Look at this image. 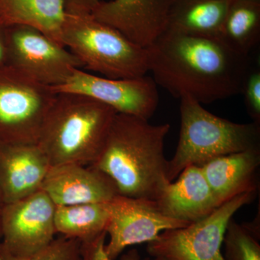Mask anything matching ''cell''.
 Segmentation results:
<instances>
[{
    "mask_svg": "<svg viewBox=\"0 0 260 260\" xmlns=\"http://www.w3.org/2000/svg\"><path fill=\"white\" fill-rule=\"evenodd\" d=\"M149 73L157 85L179 99L190 95L202 104L242 92L251 64L220 38L166 30L148 48Z\"/></svg>",
    "mask_w": 260,
    "mask_h": 260,
    "instance_id": "6da1fadb",
    "label": "cell"
},
{
    "mask_svg": "<svg viewBox=\"0 0 260 260\" xmlns=\"http://www.w3.org/2000/svg\"><path fill=\"white\" fill-rule=\"evenodd\" d=\"M171 126L116 114L93 167L114 181L119 195L156 200L169 184L165 140Z\"/></svg>",
    "mask_w": 260,
    "mask_h": 260,
    "instance_id": "7a4b0ae2",
    "label": "cell"
},
{
    "mask_svg": "<svg viewBox=\"0 0 260 260\" xmlns=\"http://www.w3.org/2000/svg\"><path fill=\"white\" fill-rule=\"evenodd\" d=\"M117 114L102 103L79 94L56 93L38 145L51 167L93 164Z\"/></svg>",
    "mask_w": 260,
    "mask_h": 260,
    "instance_id": "3957f363",
    "label": "cell"
},
{
    "mask_svg": "<svg viewBox=\"0 0 260 260\" xmlns=\"http://www.w3.org/2000/svg\"><path fill=\"white\" fill-rule=\"evenodd\" d=\"M180 134L168 161L169 182L189 166L203 165L228 154L260 150V123L233 122L212 114L187 94L180 98Z\"/></svg>",
    "mask_w": 260,
    "mask_h": 260,
    "instance_id": "277c9868",
    "label": "cell"
},
{
    "mask_svg": "<svg viewBox=\"0 0 260 260\" xmlns=\"http://www.w3.org/2000/svg\"><path fill=\"white\" fill-rule=\"evenodd\" d=\"M61 40L83 66L106 78L131 79L149 73L146 48L90 14L66 13Z\"/></svg>",
    "mask_w": 260,
    "mask_h": 260,
    "instance_id": "5b68a950",
    "label": "cell"
},
{
    "mask_svg": "<svg viewBox=\"0 0 260 260\" xmlns=\"http://www.w3.org/2000/svg\"><path fill=\"white\" fill-rule=\"evenodd\" d=\"M56 93L10 64L0 66V141L37 143Z\"/></svg>",
    "mask_w": 260,
    "mask_h": 260,
    "instance_id": "8992f818",
    "label": "cell"
},
{
    "mask_svg": "<svg viewBox=\"0 0 260 260\" xmlns=\"http://www.w3.org/2000/svg\"><path fill=\"white\" fill-rule=\"evenodd\" d=\"M256 194V191L243 193L202 220L160 233L147 245L150 260H225L221 249L228 225Z\"/></svg>",
    "mask_w": 260,
    "mask_h": 260,
    "instance_id": "52a82bcc",
    "label": "cell"
},
{
    "mask_svg": "<svg viewBox=\"0 0 260 260\" xmlns=\"http://www.w3.org/2000/svg\"><path fill=\"white\" fill-rule=\"evenodd\" d=\"M6 39L8 64L47 86L61 85L83 67L68 48L34 27H6Z\"/></svg>",
    "mask_w": 260,
    "mask_h": 260,
    "instance_id": "ba28073f",
    "label": "cell"
},
{
    "mask_svg": "<svg viewBox=\"0 0 260 260\" xmlns=\"http://www.w3.org/2000/svg\"><path fill=\"white\" fill-rule=\"evenodd\" d=\"M55 93H73L91 98L118 114L149 119L159 104L158 85L152 77L112 79L78 68L60 85L50 87Z\"/></svg>",
    "mask_w": 260,
    "mask_h": 260,
    "instance_id": "9c48e42d",
    "label": "cell"
},
{
    "mask_svg": "<svg viewBox=\"0 0 260 260\" xmlns=\"http://www.w3.org/2000/svg\"><path fill=\"white\" fill-rule=\"evenodd\" d=\"M56 207L42 189L5 204L0 242L3 249L13 256H27L49 245L57 234Z\"/></svg>",
    "mask_w": 260,
    "mask_h": 260,
    "instance_id": "30bf717a",
    "label": "cell"
},
{
    "mask_svg": "<svg viewBox=\"0 0 260 260\" xmlns=\"http://www.w3.org/2000/svg\"><path fill=\"white\" fill-rule=\"evenodd\" d=\"M108 208L109 241L105 252L109 260L117 259L128 246L151 242L164 231L191 224L166 216L154 200L118 195L108 203Z\"/></svg>",
    "mask_w": 260,
    "mask_h": 260,
    "instance_id": "8fae6325",
    "label": "cell"
},
{
    "mask_svg": "<svg viewBox=\"0 0 260 260\" xmlns=\"http://www.w3.org/2000/svg\"><path fill=\"white\" fill-rule=\"evenodd\" d=\"M176 1H101L90 15L140 47L148 48L167 30L169 13Z\"/></svg>",
    "mask_w": 260,
    "mask_h": 260,
    "instance_id": "7c38bea8",
    "label": "cell"
},
{
    "mask_svg": "<svg viewBox=\"0 0 260 260\" xmlns=\"http://www.w3.org/2000/svg\"><path fill=\"white\" fill-rule=\"evenodd\" d=\"M42 189L56 205L106 203L119 195L114 181L93 166L68 164L51 167Z\"/></svg>",
    "mask_w": 260,
    "mask_h": 260,
    "instance_id": "4fadbf2b",
    "label": "cell"
},
{
    "mask_svg": "<svg viewBox=\"0 0 260 260\" xmlns=\"http://www.w3.org/2000/svg\"><path fill=\"white\" fill-rule=\"evenodd\" d=\"M51 167L38 143L0 141V191L5 204L41 190Z\"/></svg>",
    "mask_w": 260,
    "mask_h": 260,
    "instance_id": "5bb4252c",
    "label": "cell"
},
{
    "mask_svg": "<svg viewBox=\"0 0 260 260\" xmlns=\"http://www.w3.org/2000/svg\"><path fill=\"white\" fill-rule=\"evenodd\" d=\"M155 203L166 216L189 223L202 220L219 207L201 168L195 165L186 167Z\"/></svg>",
    "mask_w": 260,
    "mask_h": 260,
    "instance_id": "9a60e30c",
    "label": "cell"
},
{
    "mask_svg": "<svg viewBox=\"0 0 260 260\" xmlns=\"http://www.w3.org/2000/svg\"><path fill=\"white\" fill-rule=\"evenodd\" d=\"M54 219L56 233L80 242L82 260H109L105 252L108 203L56 205Z\"/></svg>",
    "mask_w": 260,
    "mask_h": 260,
    "instance_id": "2e32d148",
    "label": "cell"
},
{
    "mask_svg": "<svg viewBox=\"0 0 260 260\" xmlns=\"http://www.w3.org/2000/svg\"><path fill=\"white\" fill-rule=\"evenodd\" d=\"M260 150L222 155L200 166L219 206L238 195L257 191Z\"/></svg>",
    "mask_w": 260,
    "mask_h": 260,
    "instance_id": "e0dca14e",
    "label": "cell"
},
{
    "mask_svg": "<svg viewBox=\"0 0 260 260\" xmlns=\"http://www.w3.org/2000/svg\"><path fill=\"white\" fill-rule=\"evenodd\" d=\"M232 0H177L166 30L207 38H220Z\"/></svg>",
    "mask_w": 260,
    "mask_h": 260,
    "instance_id": "ac0fdd59",
    "label": "cell"
},
{
    "mask_svg": "<svg viewBox=\"0 0 260 260\" xmlns=\"http://www.w3.org/2000/svg\"><path fill=\"white\" fill-rule=\"evenodd\" d=\"M65 15L64 0H0L2 25L34 27L61 44Z\"/></svg>",
    "mask_w": 260,
    "mask_h": 260,
    "instance_id": "d6986e66",
    "label": "cell"
},
{
    "mask_svg": "<svg viewBox=\"0 0 260 260\" xmlns=\"http://www.w3.org/2000/svg\"><path fill=\"white\" fill-rule=\"evenodd\" d=\"M220 39L233 50L249 56L260 41V0H232Z\"/></svg>",
    "mask_w": 260,
    "mask_h": 260,
    "instance_id": "ffe728a7",
    "label": "cell"
},
{
    "mask_svg": "<svg viewBox=\"0 0 260 260\" xmlns=\"http://www.w3.org/2000/svg\"><path fill=\"white\" fill-rule=\"evenodd\" d=\"M259 230L242 225L232 219L228 225L223 243L225 260H260Z\"/></svg>",
    "mask_w": 260,
    "mask_h": 260,
    "instance_id": "44dd1931",
    "label": "cell"
},
{
    "mask_svg": "<svg viewBox=\"0 0 260 260\" xmlns=\"http://www.w3.org/2000/svg\"><path fill=\"white\" fill-rule=\"evenodd\" d=\"M0 254L3 260H82L80 242L63 236L54 239L49 245L32 255H11L3 249L1 244Z\"/></svg>",
    "mask_w": 260,
    "mask_h": 260,
    "instance_id": "7402d4cb",
    "label": "cell"
},
{
    "mask_svg": "<svg viewBox=\"0 0 260 260\" xmlns=\"http://www.w3.org/2000/svg\"><path fill=\"white\" fill-rule=\"evenodd\" d=\"M241 93L244 95L246 112L253 121L260 123L259 67L251 65L244 78Z\"/></svg>",
    "mask_w": 260,
    "mask_h": 260,
    "instance_id": "603a6c76",
    "label": "cell"
},
{
    "mask_svg": "<svg viewBox=\"0 0 260 260\" xmlns=\"http://www.w3.org/2000/svg\"><path fill=\"white\" fill-rule=\"evenodd\" d=\"M102 0H64L65 11L68 14H90Z\"/></svg>",
    "mask_w": 260,
    "mask_h": 260,
    "instance_id": "cb8c5ba5",
    "label": "cell"
},
{
    "mask_svg": "<svg viewBox=\"0 0 260 260\" xmlns=\"http://www.w3.org/2000/svg\"><path fill=\"white\" fill-rule=\"evenodd\" d=\"M8 64L6 27L0 24V66Z\"/></svg>",
    "mask_w": 260,
    "mask_h": 260,
    "instance_id": "d4e9b609",
    "label": "cell"
},
{
    "mask_svg": "<svg viewBox=\"0 0 260 260\" xmlns=\"http://www.w3.org/2000/svg\"><path fill=\"white\" fill-rule=\"evenodd\" d=\"M120 260H150V258L149 256L144 258L142 257L139 251L137 249H133L126 251L124 254H121Z\"/></svg>",
    "mask_w": 260,
    "mask_h": 260,
    "instance_id": "484cf974",
    "label": "cell"
},
{
    "mask_svg": "<svg viewBox=\"0 0 260 260\" xmlns=\"http://www.w3.org/2000/svg\"><path fill=\"white\" fill-rule=\"evenodd\" d=\"M5 203L3 200V195L0 191V239H2V215H3V208H4Z\"/></svg>",
    "mask_w": 260,
    "mask_h": 260,
    "instance_id": "4316f807",
    "label": "cell"
},
{
    "mask_svg": "<svg viewBox=\"0 0 260 260\" xmlns=\"http://www.w3.org/2000/svg\"><path fill=\"white\" fill-rule=\"evenodd\" d=\"M0 260H3V256H2L1 254H0Z\"/></svg>",
    "mask_w": 260,
    "mask_h": 260,
    "instance_id": "83f0119b",
    "label": "cell"
}]
</instances>
